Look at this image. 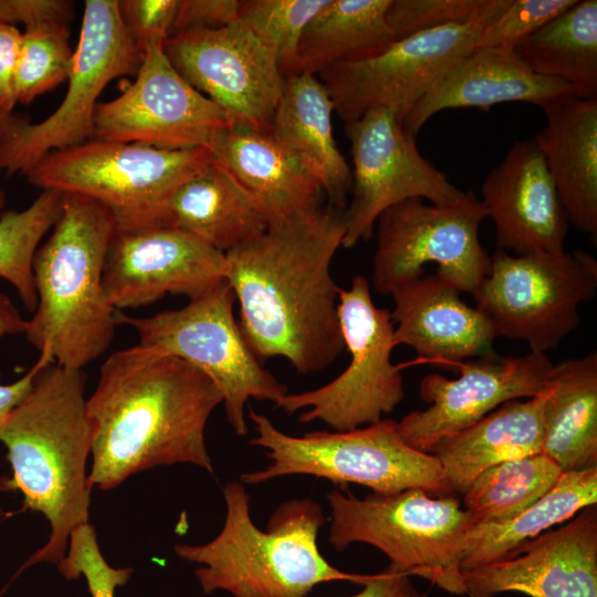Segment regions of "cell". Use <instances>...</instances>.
Masks as SVG:
<instances>
[{"label":"cell","instance_id":"6da1fadb","mask_svg":"<svg viewBox=\"0 0 597 597\" xmlns=\"http://www.w3.org/2000/svg\"><path fill=\"white\" fill-rule=\"evenodd\" d=\"M344 210L273 219L259 235L224 253V280L239 326L259 360L282 357L301 374L329 366L345 348L332 260L345 234Z\"/></svg>","mask_w":597,"mask_h":597},{"label":"cell","instance_id":"7a4b0ae2","mask_svg":"<svg viewBox=\"0 0 597 597\" xmlns=\"http://www.w3.org/2000/svg\"><path fill=\"white\" fill-rule=\"evenodd\" d=\"M220 404L213 381L181 358L139 345L113 353L86 399L91 486L112 490L142 471L179 463L213 473L205 431Z\"/></svg>","mask_w":597,"mask_h":597},{"label":"cell","instance_id":"3957f363","mask_svg":"<svg viewBox=\"0 0 597 597\" xmlns=\"http://www.w3.org/2000/svg\"><path fill=\"white\" fill-rule=\"evenodd\" d=\"M85 385L83 370L46 364L0 430L11 470L9 478H0V490L20 492L23 511L41 513L50 526L46 543L14 577L38 563L57 565L71 533L90 523L86 463L92 440Z\"/></svg>","mask_w":597,"mask_h":597},{"label":"cell","instance_id":"277c9868","mask_svg":"<svg viewBox=\"0 0 597 597\" xmlns=\"http://www.w3.org/2000/svg\"><path fill=\"white\" fill-rule=\"evenodd\" d=\"M63 195L60 217L33 259L38 303L24 335L40 355L83 370L114 337L116 310L104 294L103 271L117 228L98 202Z\"/></svg>","mask_w":597,"mask_h":597},{"label":"cell","instance_id":"5b68a950","mask_svg":"<svg viewBox=\"0 0 597 597\" xmlns=\"http://www.w3.org/2000/svg\"><path fill=\"white\" fill-rule=\"evenodd\" d=\"M223 498L220 533L206 544L174 547L180 558L199 565L195 576L205 595L222 590L233 597H307L320 584L363 585L369 577L339 570L321 554L317 535L325 516L312 499L280 504L261 530L251 519L245 484L227 483Z\"/></svg>","mask_w":597,"mask_h":597},{"label":"cell","instance_id":"8992f818","mask_svg":"<svg viewBox=\"0 0 597 597\" xmlns=\"http://www.w3.org/2000/svg\"><path fill=\"white\" fill-rule=\"evenodd\" d=\"M249 418L256 432L249 443L262 448L271 463L241 474L243 484L305 474L337 484L363 485L377 494L408 489H421L434 496L453 494L438 459L408 446L394 419L383 418L348 431H311L296 437L281 431L253 409Z\"/></svg>","mask_w":597,"mask_h":597},{"label":"cell","instance_id":"52a82bcc","mask_svg":"<svg viewBox=\"0 0 597 597\" xmlns=\"http://www.w3.org/2000/svg\"><path fill=\"white\" fill-rule=\"evenodd\" d=\"M328 541L336 551L364 543L383 552L410 576L465 595L461 563L474 522L453 495L431 496L421 489L358 499L338 490L327 495Z\"/></svg>","mask_w":597,"mask_h":597},{"label":"cell","instance_id":"ba28073f","mask_svg":"<svg viewBox=\"0 0 597 597\" xmlns=\"http://www.w3.org/2000/svg\"><path fill=\"white\" fill-rule=\"evenodd\" d=\"M212 160L209 148L160 149L88 139L54 150L28 174L42 190L94 200L113 216L118 232L166 227L176 190Z\"/></svg>","mask_w":597,"mask_h":597},{"label":"cell","instance_id":"9c48e42d","mask_svg":"<svg viewBox=\"0 0 597 597\" xmlns=\"http://www.w3.org/2000/svg\"><path fill=\"white\" fill-rule=\"evenodd\" d=\"M234 303L233 290L224 280L179 310L148 317L116 311L115 322L136 331L137 345L181 358L206 374L221 392L229 423L242 437L248 433L250 399L275 404L289 391L248 346L234 317Z\"/></svg>","mask_w":597,"mask_h":597},{"label":"cell","instance_id":"30bf717a","mask_svg":"<svg viewBox=\"0 0 597 597\" xmlns=\"http://www.w3.org/2000/svg\"><path fill=\"white\" fill-rule=\"evenodd\" d=\"M140 61L118 1L86 0L62 103L40 123L13 114L0 121V170L27 176L51 151L92 139L102 91L116 77L136 74Z\"/></svg>","mask_w":597,"mask_h":597},{"label":"cell","instance_id":"8fae6325","mask_svg":"<svg viewBox=\"0 0 597 597\" xmlns=\"http://www.w3.org/2000/svg\"><path fill=\"white\" fill-rule=\"evenodd\" d=\"M596 290L597 260L585 251L515 255L498 250L471 294L498 337L523 341L531 352L545 354L577 328L579 305Z\"/></svg>","mask_w":597,"mask_h":597},{"label":"cell","instance_id":"7c38bea8","mask_svg":"<svg viewBox=\"0 0 597 597\" xmlns=\"http://www.w3.org/2000/svg\"><path fill=\"white\" fill-rule=\"evenodd\" d=\"M339 326L350 359L346 369L316 389L286 394L274 406L297 420H320L334 431L368 426L390 413L404 399L400 366L392 364L395 345L391 311L378 307L365 276L339 290Z\"/></svg>","mask_w":597,"mask_h":597},{"label":"cell","instance_id":"4fadbf2b","mask_svg":"<svg viewBox=\"0 0 597 597\" xmlns=\"http://www.w3.org/2000/svg\"><path fill=\"white\" fill-rule=\"evenodd\" d=\"M485 218L481 200L471 191L448 205L412 198L389 207L376 222L374 287L390 294L425 275V266L434 263L437 274L460 293H472L491 265L479 237Z\"/></svg>","mask_w":597,"mask_h":597},{"label":"cell","instance_id":"5bb4252c","mask_svg":"<svg viewBox=\"0 0 597 597\" xmlns=\"http://www.w3.org/2000/svg\"><path fill=\"white\" fill-rule=\"evenodd\" d=\"M353 158L352 190L344 209L342 247L367 240L378 217L389 207L418 198L448 205L465 195L419 151L396 112L371 109L345 124Z\"/></svg>","mask_w":597,"mask_h":597},{"label":"cell","instance_id":"9a60e30c","mask_svg":"<svg viewBox=\"0 0 597 597\" xmlns=\"http://www.w3.org/2000/svg\"><path fill=\"white\" fill-rule=\"evenodd\" d=\"M161 41L145 45L136 78L98 103L93 138L160 149L211 148L234 122L172 66Z\"/></svg>","mask_w":597,"mask_h":597},{"label":"cell","instance_id":"2e32d148","mask_svg":"<svg viewBox=\"0 0 597 597\" xmlns=\"http://www.w3.org/2000/svg\"><path fill=\"white\" fill-rule=\"evenodd\" d=\"M489 23L448 25L396 40L371 57L323 70L318 80L345 124L376 108L391 109L400 119L476 48Z\"/></svg>","mask_w":597,"mask_h":597},{"label":"cell","instance_id":"e0dca14e","mask_svg":"<svg viewBox=\"0 0 597 597\" xmlns=\"http://www.w3.org/2000/svg\"><path fill=\"white\" fill-rule=\"evenodd\" d=\"M164 51L176 71L233 122L268 129L285 77L271 50L240 19L220 29L174 33Z\"/></svg>","mask_w":597,"mask_h":597},{"label":"cell","instance_id":"ac0fdd59","mask_svg":"<svg viewBox=\"0 0 597 597\" xmlns=\"http://www.w3.org/2000/svg\"><path fill=\"white\" fill-rule=\"evenodd\" d=\"M553 364L544 353L479 357L454 366L459 377L430 374L420 383L429 405L397 421L399 434L411 448L430 453L441 440L472 426L506 401L534 397L545 387Z\"/></svg>","mask_w":597,"mask_h":597},{"label":"cell","instance_id":"d6986e66","mask_svg":"<svg viewBox=\"0 0 597 597\" xmlns=\"http://www.w3.org/2000/svg\"><path fill=\"white\" fill-rule=\"evenodd\" d=\"M226 275L224 253L171 227L116 232L104 264L103 289L116 310L149 305L166 294L190 300Z\"/></svg>","mask_w":597,"mask_h":597},{"label":"cell","instance_id":"ffe728a7","mask_svg":"<svg viewBox=\"0 0 597 597\" xmlns=\"http://www.w3.org/2000/svg\"><path fill=\"white\" fill-rule=\"evenodd\" d=\"M462 578L469 597L509 591L528 597H597V504L498 562L462 570Z\"/></svg>","mask_w":597,"mask_h":597},{"label":"cell","instance_id":"44dd1931","mask_svg":"<svg viewBox=\"0 0 597 597\" xmlns=\"http://www.w3.org/2000/svg\"><path fill=\"white\" fill-rule=\"evenodd\" d=\"M499 250L515 255L565 250L568 219L534 138L515 142L481 185Z\"/></svg>","mask_w":597,"mask_h":597},{"label":"cell","instance_id":"7402d4cb","mask_svg":"<svg viewBox=\"0 0 597 597\" xmlns=\"http://www.w3.org/2000/svg\"><path fill=\"white\" fill-rule=\"evenodd\" d=\"M459 294L437 273L392 291L395 345H407L422 360L453 368L467 359L496 355L493 342L498 335L492 324Z\"/></svg>","mask_w":597,"mask_h":597},{"label":"cell","instance_id":"603a6c76","mask_svg":"<svg viewBox=\"0 0 597 597\" xmlns=\"http://www.w3.org/2000/svg\"><path fill=\"white\" fill-rule=\"evenodd\" d=\"M567 95L575 96L566 82L535 73L513 51L475 48L413 104L400 123L417 137L429 118L444 109L488 112L493 105L511 102L542 107Z\"/></svg>","mask_w":597,"mask_h":597},{"label":"cell","instance_id":"cb8c5ba5","mask_svg":"<svg viewBox=\"0 0 597 597\" xmlns=\"http://www.w3.org/2000/svg\"><path fill=\"white\" fill-rule=\"evenodd\" d=\"M220 165L270 221L321 208L318 180L268 132L234 122L210 148Z\"/></svg>","mask_w":597,"mask_h":597},{"label":"cell","instance_id":"d4e9b609","mask_svg":"<svg viewBox=\"0 0 597 597\" xmlns=\"http://www.w3.org/2000/svg\"><path fill=\"white\" fill-rule=\"evenodd\" d=\"M533 137L554 180L568 222L597 237V98L567 95L541 107Z\"/></svg>","mask_w":597,"mask_h":597},{"label":"cell","instance_id":"484cf974","mask_svg":"<svg viewBox=\"0 0 597 597\" xmlns=\"http://www.w3.org/2000/svg\"><path fill=\"white\" fill-rule=\"evenodd\" d=\"M332 100L316 75L284 78L270 135L318 180L329 206L344 210L352 190V168L333 135Z\"/></svg>","mask_w":597,"mask_h":597},{"label":"cell","instance_id":"4316f807","mask_svg":"<svg viewBox=\"0 0 597 597\" xmlns=\"http://www.w3.org/2000/svg\"><path fill=\"white\" fill-rule=\"evenodd\" d=\"M547 383L526 401L510 400L437 443L430 451L453 494H463L484 470L498 463L542 452Z\"/></svg>","mask_w":597,"mask_h":597},{"label":"cell","instance_id":"83f0119b","mask_svg":"<svg viewBox=\"0 0 597 597\" xmlns=\"http://www.w3.org/2000/svg\"><path fill=\"white\" fill-rule=\"evenodd\" d=\"M269 223L261 206L213 159L176 190L165 221L222 253L259 235Z\"/></svg>","mask_w":597,"mask_h":597},{"label":"cell","instance_id":"f1b7e54d","mask_svg":"<svg viewBox=\"0 0 597 597\" xmlns=\"http://www.w3.org/2000/svg\"><path fill=\"white\" fill-rule=\"evenodd\" d=\"M542 452L563 472L597 467V352L553 364Z\"/></svg>","mask_w":597,"mask_h":597},{"label":"cell","instance_id":"f546056e","mask_svg":"<svg viewBox=\"0 0 597 597\" xmlns=\"http://www.w3.org/2000/svg\"><path fill=\"white\" fill-rule=\"evenodd\" d=\"M391 0H328L306 25L293 74L316 75L371 57L395 41L386 12ZM292 74V75H293Z\"/></svg>","mask_w":597,"mask_h":597},{"label":"cell","instance_id":"4dcf8cb0","mask_svg":"<svg viewBox=\"0 0 597 597\" xmlns=\"http://www.w3.org/2000/svg\"><path fill=\"white\" fill-rule=\"evenodd\" d=\"M594 504H597V467L562 472L542 498L514 519L502 524L473 525L461 568L468 570L498 562L521 544Z\"/></svg>","mask_w":597,"mask_h":597},{"label":"cell","instance_id":"1f68e13d","mask_svg":"<svg viewBox=\"0 0 597 597\" xmlns=\"http://www.w3.org/2000/svg\"><path fill=\"white\" fill-rule=\"evenodd\" d=\"M513 52L535 73L566 82L576 97L596 98L597 1L576 0Z\"/></svg>","mask_w":597,"mask_h":597},{"label":"cell","instance_id":"d6a6232c","mask_svg":"<svg viewBox=\"0 0 597 597\" xmlns=\"http://www.w3.org/2000/svg\"><path fill=\"white\" fill-rule=\"evenodd\" d=\"M562 472L543 452L498 463L469 484L463 509L474 525L505 523L542 498Z\"/></svg>","mask_w":597,"mask_h":597},{"label":"cell","instance_id":"836d02e7","mask_svg":"<svg viewBox=\"0 0 597 597\" xmlns=\"http://www.w3.org/2000/svg\"><path fill=\"white\" fill-rule=\"evenodd\" d=\"M63 196L42 190L28 208L0 216V279L13 285L28 311L33 312L38 303L33 259L40 241L60 217Z\"/></svg>","mask_w":597,"mask_h":597},{"label":"cell","instance_id":"e575fe53","mask_svg":"<svg viewBox=\"0 0 597 597\" xmlns=\"http://www.w3.org/2000/svg\"><path fill=\"white\" fill-rule=\"evenodd\" d=\"M66 23L44 20L24 27L15 73L17 103L29 104L67 80L74 51Z\"/></svg>","mask_w":597,"mask_h":597},{"label":"cell","instance_id":"d590c367","mask_svg":"<svg viewBox=\"0 0 597 597\" xmlns=\"http://www.w3.org/2000/svg\"><path fill=\"white\" fill-rule=\"evenodd\" d=\"M328 0H241L239 19L274 54L281 73H294L303 32Z\"/></svg>","mask_w":597,"mask_h":597},{"label":"cell","instance_id":"8d00e7d4","mask_svg":"<svg viewBox=\"0 0 597 597\" xmlns=\"http://www.w3.org/2000/svg\"><path fill=\"white\" fill-rule=\"evenodd\" d=\"M510 0H391L386 20L396 40L448 25L489 23Z\"/></svg>","mask_w":597,"mask_h":597},{"label":"cell","instance_id":"74e56055","mask_svg":"<svg viewBox=\"0 0 597 597\" xmlns=\"http://www.w3.org/2000/svg\"><path fill=\"white\" fill-rule=\"evenodd\" d=\"M56 566L66 579L83 577L92 597H115L116 588L126 585L134 573L132 567H114L107 563L90 523L71 533L65 555Z\"/></svg>","mask_w":597,"mask_h":597},{"label":"cell","instance_id":"f35d334b","mask_svg":"<svg viewBox=\"0 0 597 597\" xmlns=\"http://www.w3.org/2000/svg\"><path fill=\"white\" fill-rule=\"evenodd\" d=\"M576 0H510L480 35L476 48L512 52L525 38L573 6Z\"/></svg>","mask_w":597,"mask_h":597},{"label":"cell","instance_id":"ab89813d","mask_svg":"<svg viewBox=\"0 0 597 597\" xmlns=\"http://www.w3.org/2000/svg\"><path fill=\"white\" fill-rule=\"evenodd\" d=\"M179 0H122L118 8L127 30L142 52L146 44L170 35Z\"/></svg>","mask_w":597,"mask_h":597},{"label":"cell","instance_id":"60d3db41","mask_svg":"<svg viewBox=\"0 0 597 597\" xmlns=\"http://www.w3.org/2000/svg\"><path fill=\"white\" fill-rule=\"evenodd\" d=\"M241 0H179L170 35L192 29H220L239 19Z\"/></svg>","mask_w":597,"mask_h":597},{"label":"cell","instance_id":"b9f144b4","mask_svg":"<svg viewBox=\"0 0 597 597\" xmlns=\"http://www.w3.org/2000/svg\"><path fill=\"white\" fill-rule=\"evenodd\" d=\"M22 32L15 24L0 23V121L12 115L17 104L15 73Z\"/></svg>","mask_w":597,"mask_h":597},{"label":"cell","instance_id":"7bdbcfd3","mask_svg":"<svg viewBox=\"0 0 597 597\" xmlns=\"http://www.w3.org/2000/svg\"><path fill=\"white\" fill-rule=\"evenodd\" d=\"M72 2L65 0H0V23L24 27L44 20L67 22Z\"/></svg>","mask_w":597,"mask_h":597},{"label":"cell","instance_id":"ee69618b","mask_svg":"<svg viewBox=\"0 0 597 597\" xmlns=\"http://www.w3.org/2000/svg\"><path fill=\"white\" fill-rule=\"evenodd\" d=\"M363 588L346 597H426L411 582L410 575L394 565L369 574Z\"/></svg>","mask_w":597,"mask_h":597},{"label":"cell","instance_id":"f6af8a7d","mask_svg":"<svg viewBox=\"0 0 597 597\" xmlns=\"http://www.w3.org/2000/svg\"><path fill=\"white\" fill-rule=\"evenodd\" d=\"M49 363H52L49 357L40 355L34 365L21 378L11 384H0V430L10 412L30 391L36 373Z\"/></svg>","mask_w":597,"mask_h":597},{"label":"cell","instance_id":"bcb514c9","mask_svg":"<svg viewBox=\"0 0 597 597\" xmlns=\"http://www.w3.org/2000/svg\"><path fill=\"white\" fill-rule=\"evenodd\" d=\"M27 320H24L13 302L0 293V338L7 335L24 334Z\"/></svg>","mask_w":597,"mask_h":597},{"label":"cell","instance_id":"7dc6e473","mask_svg":"<svg viewBox=\"0 0 597 597\" xmlns=\"http://www.w3.org/2000/svg\"><path fill=\"white\" fill-rule=\"evenodd\" d=\"M4 205H6V192L0 187V210L3 209Z\"/></svg>","mask_w":597,"mask_h":597}]
</instances>
